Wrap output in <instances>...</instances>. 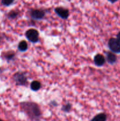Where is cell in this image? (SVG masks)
I'll list each match as a JSON object with an SVG mask.
<instances>
[{
  "instance_id": "1",
  "label": "cell",
  "mask_w": 120,
  "mask_h": 121,
  "mask_svg": "<svg viewBox=\"0 0 120 121\" xmlns=\"http://www.w3.org/2000/svg\"><path fill=\"white\" fill-rule=\"evenodd\" d=\"M22 109L33 121H38L41 116V112L38 105L34 102H22L21 104Z\"/></svg>"
},
{
  "instance_id": "2",
  "label": "cell",
  "mask_w": 120,
  "mask_h": 121,
  "mask_svg": "<svg viewBox=\"0 0 120 121\" xmlns=\"http://www.w3.org/2000/svg\"><path fill=\"white\" fill-rule=\"evenodd\" d=\"M25 36L29 41L32 43H36L39 40V33L36 30L29 29L25 33Z\"/></svg>"
},
{
  "instance_id": "3",
  "label": "cell",
  "mask_w": 120,
  "mask_h": 121,
  "mask_svg": "<svg viewBox=\"0 0 120 121\" xmlns=\"http://www.w3.org/2000/svg\"><path fill=\"white\" fill-rule=\"evenodd\" d=\"M14 81L18 85H25L27 83V78L22 72H17L13 76Z\"/></svg>"
},
{
  "instance_id": "4",
  "label": "cell",
  "mask_w": 120,
  "mask_h": 121,
  "mask_svg": "<svg viewBox=\"0 0 120 121\" xmlns=\"http://www.w3.org/2000/svg\"><path fill=\"white\" fill-rule=\"evenodd\" d=\"M108 47L112 52L120 53V41L116 39L111 38L108 41Z\"/></svg>"
},
{
  "instance_id": "5",
  "label": "cell",
  "mask_w": 120,
  "mask_h": 121,
  "mask_svg": "<svg viewBox=\"0 0 120 121\" xmlns=\"http://www.w3.org/2000/svg\"><path fill=\"white\" fill-rule=\"evenodd\" d=\"M31 18L34 20H41L45 15V11L42 9H32L29 12Z\"/></svg>"
},
{
  "instance_id": "6",
  "label": "cell",
  "mask_w": 120,
  "mask_h": 121,
  "mask_svg": "<svg viewBox=\"0 0 120 121\" xmlns=\"http://www.w3.org/2000/svg\"><path fill=\"white\" fill-rule=\"evenodd\" d=\"M54 11H55V13L62 19H67L68 18V17H69V10H68V9H67V8H64V7H56V8L54 9Z\"/></svg>"
},
{
  "instance_id": "7",
  "label": "cell",
  "mask_w": 120,
  "mask_h": 121,
  "mask_svg": "<svg viewBox=\"0 0 120 121\" xmlns=\"http://www.w3.org/2000/svg\"><path fill=\"white\" fill-rule=\"evenodd\" d=\"M94 62L96 66L100 67V66H102L104 65L105 62V59L102 54H98L94 57Z\"/></svg>"
},
{
  "instance_id": "8",
  "label": "cell",
  "mask_w": 120,
  "mask_h": 121,
  "mask_svg": "<svg viewBox=\"0 0 120 121\" xmlns=\"http://www.w3.org/2000/svg\"><path fill=\"white\" fill-rule=\"evenodd\" d=\"M106 59H107V61L109 64H114L116 61V57L114 53H111V52H108L107 53V56H106Z\"/></svg>"
},
{
  "instance_id": "9",
  "label": "cell",
  "mask_w": 120,
  "mask_h": 121,
  "mask_svg": "<svg viewBox=\"0 0 120 121\" xmlns=\"http://www.w3.org/2000/svg\"><path fill=\"white\" fill-rule=\"evenodd\" d=\"M107 115L104 113H99L94 117L91 121H106Z\"/></svg>"
},
{
  "instance_id": "10",
  "label": "cell",
  "mask_w": 120,
  "mask_h": 121,
  "mask_svg": "<svg viewBox=\"0 0 120 121\" xmlns=\"http://www.w3.org/2000/svg\"><path fill=\"white\" fill-rule=\"evenodd\" d=\"M41 83L38 81H36V80L33 81L31 83V85H30L31 89L33 91H38V90H40V89L41 88Z\"/></svg>"
},
{
  "instance_id": "11",
  "label": "cell",
  "mask_w": 120,
  "mask_h": 121,
  "mask_svg": "<svg viewBox=\"0 0 120 121\" xmlns=\"http://www.w3.org/2000/svg\"><path fill=\"white\" fill-rule=\"evenodd\" d=\"M18 48L19 50L21 52H25L28 49V44L24 40L20 41L18 46Z\"/></svg>"
},
{
  "instance_id": "12",
  "label": "cell",
  "mask_w": 120,
  "mask_h": 121,
  "mask_svg": "<svg viewBox=\"0 0 120 121\" xmlns=\"http://www.w3.org/2000/svg\"><path fill=\"white\" fill-rule=\"evenodd\" d=\"M18 14L19 13L17 11L12 10L8 13L7 17H8V18L9 19H14L16 17H17V16L18 15Z\"/></svg>"
},
{
  "instance_id": "13",
  "label": "cell",
  "mask_w": 120,
  "mask_h": 121,
  "mask_svg": "<svg viewBox=\"0 0 120 121\" xmlns=\"http://www.w3.org/2000/svg\"><path fill=\"white\" fill-rule=\"evenodd\" d=\"M14 1H15V0H1V4L4 6L8 7V6H10L12 4Z\"/></svg>"
},
{
  "instance_id": "14",
  "label": "cell",
  "mask_w": 120,
  "mask_h": 121,
  "mask_svg": "<svg viewBox=\"0 0 120 121\" xmlns=\"http://www.w3.org/2000/svg\"><path fill=\"white\" fill-rule=\"evenodd\" d=\"M71 109V104H69V103H68V104L63 105L62 107V110L65 112H69Z\"/></svg>"
},
{
  "instance_id": "15",
  "label": "cell",
  "mask_w": 120,
  "mask_h": 121,
  "mask_svg": "<svg viewBox=\"0 0 120 121\" xmlns=\"http://www.w3.org/2000/svg\"><path fill=\"white\" fill-rule=\"evenodd\" d=\"M15 57V53L14 52H8L5 56V57L7 60H11Z\"/></svg>"
},
{
  "instance_id": "16",
  "label": "cell",
  "mask_w": 120,
  "mask_h": 121,
  "mask_svg": "<svg viewBox=\"0 0 120 121\" xmlns=\"http://www.w3.org/2000/svg\"><path fill=\"white\" fill-rule=\"evenodd\" d=\"M116 37H117V38H116V39H117L118 41H120V31L119 32L118 34H117V36H116Z\"/></svg>"
},
{
  "instance_id": "17",
  "label": "cell",
  "mask_w": 120,
  "mask_h": 121,
  "mask_svg": "<svg viewBox=\"0 0 120 121\" xmlns=\"http://www.w3.org/2000/svg\"><path fill=\"white\" fill-rule=\"evenodd\" d=\"M108 1H109V2H110L111 3L114 4V3H115V2H116L118 0H108Z\"/></svg>"
},
{
  "instance_id": "18",
  "label": "cell",
  "mask_w": 120,
  "mask_h": 121,
  "mask_svg": "<svg viewBox=\"0 0 120 121\" xmlns=\"http://www.w3.org/2000/svg\"><path fill=\"white\" fill-rule=\"evenodd\" d=\"M0 121H2V120H1V119H0Z\"/></svg>"
}]
</instances>
